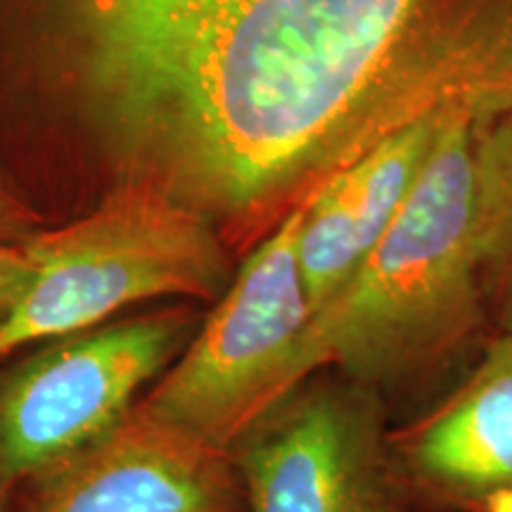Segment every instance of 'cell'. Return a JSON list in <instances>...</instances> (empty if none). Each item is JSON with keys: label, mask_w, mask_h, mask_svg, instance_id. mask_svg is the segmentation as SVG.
<instances>
[{"label": "cell", "mask_w": 512, "mask_h": 512, "mask_svg": "<svg viewBox=\"0 0 512 512\" xmlns=\"http://www.w3.org/2000/svg\"><path fill=\"white\" fill-rule=\"evenodd\" d=\"M64 86L119 181L266 238L425 114H496L512 0H46Z\"/></svg>", "instance_id": "6da1fadb"}, {"label": "cell", "mask_w": 512, "mask_h": 512, "mask_svg": "<svg viewBox=\"0 0 512 512\" xmlns=\"http://www.w3.org/2000/svg\"><path fill=\"white\" fill-rule=\"evenodd\" d=\"M477 119L467 102L448 110L392 226L311 316V377L335 368L382 399L446 368L491 320L472 188Z\"/></svg>", "instance_id": "7a4b0ae2"}, {"label": "cell", "mask_w": 512, "mask_h": 512, "mask_svg": "<svg viewBox=\"0 0 512 512\" xmlns=\"http://www.w3.org/2000/svg\"><path fill=\"white\" fill-rule=\"evenodd\" d=\"M19 247L34 278L0 323V363L143 302L214 304L235 275L230 245L204 216L131 181L114 185L91 214L38 228Z\"/></svg>", "instance_id": "3957f363"}, {"label": "cell", "mask_w": 512, "mask_h": 512, "mask_svg": "<svg viewBox=\"0 0 512 512\" xmlns=\"http://www.w3.org/2000/svg\"><path fill=\"white\" fill-rule=\"evenodd\" d=\"M304 202L235 268L226 292L140 408L233 451L256 422L311 380L304 349L313 309L297 254Z\"/></svg>", "instance_id": "277c9868"}, {"label": "cell", "mask_w": 512, "mask_h": 512, "mask_svg": "<svg viewBox=\"0 0 512 512\" xmlns=\"http://www.w3.org/2000/svg\"><path fill=\"white\" fill-rule=\"evenodd\" d=\"M200 318L176 304L36 344L0 370V512L38 475L117 427Z\"/></svg>", "instance_id": "5b68a950"}, {"label": "cell", "mask_w": 512, "mask_h": 512, "mask_svg": "<svg viewBox=\"0 0 512 512\" xmlns=\"http://www.w3.org/2000/svg\"><path fill=\"white\" fill-rule=\"evenodd\" d=\"M230 453L247 512H408L382 399L342 375L311 377Z\"/></svg>", "instance_id": "8992f818"}, {"label": "cell", "mask_w": 512, "mask_h": 512, "mask_svg": "<svg viewBox=\"0 0 512 512\" xmlns=\"http://www.w3.org/2000/svg\"><path fill=\"white\" fill-rule=\"evenodd\" d=\"M8 512H242L233 453L147 413L38 475Z\"/></svg>", "instance_id": "52a82bcc"}, {"label": "cell", "mask_w": 512, "mask_h": 512, "mask_svg": "<svg viewBox=\"0 0 512 512\" xmlns=\"http://www.w3.org/2000/svg\"><path fill=\"white\" fill-rule=\"evenodd\" d=\"M451 107L384 136L306 197L297 254L313 313L347 285L392 226L430 159Z\"/></svg>", "instance_id": "ba28073f"}, {"label": "cell", "mask_w": 512, "mask_h": 512, "mask_svg": "<svg viewBox=\"0 0 512 512\" xmlns=\"http://www.w3.org/2000/svg\"><path fill=\"white\" fill-rule=\"evenodd\" d=\"M403 482L451 505L512 486V332H501L444 403L389 434Z\"/></svg>", "instance_id": "9c48e42d"}, {"label": "cell", "mask_w": 512, "mask_h": 512, "mask_svg": "<svg viewBox=\"0 0 512 512\" xmlns=\"http://www.w3.org/2000/svg\"><path fill=\"white\" fill-rule=\"evenodd\" d=\"M472 188L489 316L501 332H512V105L477 119Z\"/></svg>", "instance_id": "30bf717a"}, {"label": "cell", "mask_w": 512, "mask_h": 512, "mask_svg": "<svg viewBox=\"0 0 512 512\" xmlns=\"http://www.w3.org/2000/svg\"><path fill=\"white\" fill-rule=\"evenodd\" d=\"M34 278V266L19 245H0V323L10 316Z\"/></svg>", "instance_id": "8fae6325"}, {"label": "cell", "mask_w": 512, "mask_h": 512, "mask_svg": "<svg viewBox=\"0 0 512 512\" xmlns=\"http://www.w3.org/2000/svg\"><path fill=\"white\" fill-rule=\"evenodd\" d=\"M38 230V216L0 183V245H22Z\"/></svg>", "instance_id": "7c38bea8"}, {"label": "cell", "mask_w": 512, "mask_h": 512, "mask_svg": "<svg viewBox=\"0 0 512 512\" xmlns=\"http://www.w3.org/2000/svg\"><path fill=\"white\" fill-rule=\"evenodd\" d=\"M479 505H482V512H512V486L491 491Z\"/></svg>", "instance_id": "4fadbf2b"}, {"label": "cell", "mask_w": 512, "mask_h": 512, "mask_svg": "<svg viewBox=\"0 0 512 512\" xmlns=\"http://www.w3.org/2000/svg\"><path fill=\"white\" fill-rule=\"evenodd\" d=\"M508 105H512V38H510L508 60H505V69H503L501 91H498V107H496V112H501L503 107H508Z\"/></svg>", "instance_id": "5bb4252c"}]
</instances>
